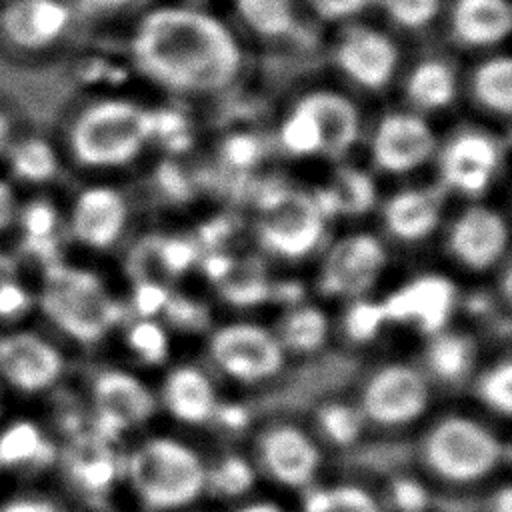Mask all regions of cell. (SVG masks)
Listing matches in <instances>:
<instances>
[{
	"instance_id": "cell-56",
	"label": "cell",
	"mask_w": 512,
	"mask_h": 512,
	"mask_svg": "<svg viewBox=\"0 0 512 512\" xmlns=\"http://www.w3.org/2000/svg\"><path fill=\"white\" fill-rule=\"evenodd\" d=\"M214 414L218 416V420L224 426H228L232 430H242L250 422V414H248V410L242 404H222V406H216Z\"/></svg>"
},
{
	"instance_id": "cell-49",
	"label": "cell",
	"mask_w": 512,
	"mask_h": 512,
	"mask_svg": "<svg viewBox=\"0 0 512 512\" xmlns=\"http://www.w3.org/2000/svg\"><path fill=\"white\" fill-rule=\"evenodd\" d=\"M156 182L172 200H186L192 192L188 178L174 162H162L156 168Z\"/></svg>"
},
{
	"instance_id": "cell-57",
	"label": "cell",
	"mask_w": 512,
	"mask_h": 512,
	"mask_svg": "<svg viewBox=\"0 0 512 512\" xmlns=\"http://www.w3.org/2000/svg\"><path fill=\"white\" fill-rule=\"evenodd\" d=\"M302 294H304V288L292 280L272 284V290H270V298H276L282 302H298L302 298Z\"/></svg>"
},
{
	"instance_id": "cell-34",
	"label": "cell",
	"mask_w": 512,
	"mask_h": 512,
	"mask_svg": "<svg viewBox=\"0 0 512 512\" xmlns=\"http://www.w3.org/2000/svg\"><path fill=\"white\" fill-rule=\"evenodd\" d=\"M336 198L338 214L358 216L372 208L376 200V188L372 178L352 166H344L336 172L334 184L330 186Z\"/></svg>"
},
{
	"instance_id": "cell-37",
	"label": "cell",
	"mask_w": 512,
	"mask_h": 512,
	"mask_svg": "<svg viewBox=\"0 0 512 512\" xmlns=\"http://www.w3.org/2000/svg\"><path fill=\"white\" fill-rule=\"evenodd\" d=\"M304 512H380L378 502L358 486L316 488L306 496Z\"/></svg>"
},
{
	"instance_id": "cell-40",
	"label": "cell",
	"mask_w": 512,
	"mask_h": 512,
	"mask_svg": "<svg viewBox=\"0 0 512 512\" xmlns=\"http://www.w3.org/2000/svg\"><path fill=\"white\" fill-rule=\"evenodd\" d=\"M478 396L496 412L508 416L512 410V364L508 360L490 368L478 382Z\"/></svg>"
},
{
	"instance_id": "cell-21",
	"label": "cell",
	"mask_w": 512,
	"mask_h": 512,
	"mask_svg": "<svg viewBox=\"0 0 512 512\" xmlns=\"http://www.w3.org/2000/svg\"><path fill=\"white\" fill-rule=\"evenodd\" d=\"M60 214L56 206L44 198L20 202L14 232H18V244L24 258L46 268L60 262Z\"/></svg>"
},
{
	"instance_id": "cell-8",
	"label": "cell",
	"mask_w": 512,
	"mask_h": 512,
	"mask_svg": "<svg viewBox=\"0 0 512 512\" xmlns=\"http://www.w3.org/2000/svg\"><path fill=\"white\" fill-rule=\"evenodd\" d=\"M72 24L66 0H0V44L18 54L46 52Z\"/></svg>"
},
{
	"instance_id": "cell-20",
	"label": "cell",
	"mask_w": 512,
	"mask_h": 512,
	"mask_svg": "<svg viewBox=\"0 0 512 512\" xmlns=\"http://www.w3.org/2000/svg\"><path fill=\"white\" fill-rule=\"evenodd\" d=\"M512 26L508 0H454L450 12L452 36L468 48L500 44Z\"/></svg>"
},
{
	"instance_id": "cell-29",
	"label": "cell",
	"mask_w": 512,
	"mask_h": 512,
	"mask_svg": "<svg viewBox=\"0 0 512 512\" xmlns=\"http://www.w3.org/2000/svg\"><path fill=\"white\" fill-rule=\"evenodd\" d=\"M36 308V290L24 276L22 260L0 250V324L14 326Z\"/></svg>"
},
{
	"instance_id": "cell-32",
	"label": "cell",
	"mask_w": 512,
	"mask_h": 512,
	"mask_svg": "<svg viewBox=\"0 0 512 512\" xmlns=\"http://www.w3.org/2000/svg\"><path fill=\"white\" fill-rule=\"evenodd\" d=\"M236 10L252 32L266 38L292 36L298 24L292 0H236Z\"/></svg>"
},
{
	"instance_id": "cell-26",
	"label": "cell",
	"mask_w": 512,
	"mask_h": 512,
	"mask_svg": "<svg viewBox=\"0 0 512 512\" xmlns=\"http://www.w3.org/2000/svg\"><path fill=\"white\" fill-rule=\"evenodd\" d=\"M2 160L8 166V180L14 184H46L60 170L56 148L38 134H16Z\"/></svg>"
},
{
	"instance_id": "cell-45",
	"label": "cell",
	"mask_w": 512,
	"mask_h": 512,
	"mask_svg": "<svg viewBox=\"0 0 512 512\" xmlns=\"http://www.w3.org/2000/svg\"><path fill=\"white\" fill-rule=\"evenodd\" d=\"M154 256L168 274L178 276L196 262L198 252L196 246L184 238H156Z\"/></svg>"
},
{
	"instance_id": "cell-35",
	"label": "cell",
	"mask_w": 512,
	"mask_h": 512,
	"mask_svg": "<svg viewBox=\"0 0 512 512\" xmlns=\"http://www.w3.org/2000/svg\"><path fill=\"white\" fill-rule=\"evenodd\" d=\"M328 334V320L322 310L314 306L296 308L282 322V340L298 352H312L320 348Z\"/></svg>"
},
{
	"instance_id": "cell-52",
	"label": "cell",
	"mask_w": 512,
	"mask_h": 512,
	"mask_svg": "<svg viewBox=\"0 0 512 512\" xmlns=\"http://www.w3.org/2000/svg\"><path fill=\"white\" fill-rule=\"evenodd\" d=\"M20 200L16 194V184L8 178H0V234L14 226Z\"/></svg>"
},
{
	"instance_id": "cell-41",
	"label": "cell",
	"mask_w": 512,
	"mask_h": 512,
	"mask_svg": "<svg viewBox=\"0 0 512 512\" xmlns=\"http://www.w3.org/2000/svg\"><path fill=\"white\" fill-rule=\"evenodd\" d=\"M130 348L150 364H158L168 354V336L160 324L150 318H142L128 332Z\"/></svg>"
},
{
	"instance_id": "cell-28",
	"label": "cell",
	"mask_w": 512,
	"mask_h": 512,
	"mask_svg": "<svg viewBox=\"0 0 512 512\" xmlns=\"http://www.w3.org/2000/svg\"><path fill=\"white\" fill-rule=\"evenodd\" d=\"M408 98L426 110L446 108L456 96V76L442 60H424L406 80Z\"/></svg>"
},
{
	"instance_id": "cell-18",
	"label": "cell",
	"mask_w": 512,
	"mask_h": 512,
	"mask_svg": "<svg viewBox=\"0 0 512 512\" xmlns=\"http://www.w3.org/2000/svg\"><path fill=\"white\" fill-rule=\"evenodd\" d=\"M126 224L124 198L106 186L80 192L70 210V232L88 248H108L118 240Z\"/></svg>"
},
{
	"instance_id": "cell-12",
	"label": "cell",
	"mask_w": 512,
	"mask_h": 512,
	"mask_svg": "<svg viewBox=\"0 0 512 512\" xmlns=\"http://www.w3.org/2000/svg\"><path fill=\"white\" fill-rule=\"evenodd\" d=\"M336 66L358 86L376 90L390 82L398 66V48L384 32L368 26L348 28L336 48Z\"/></svg>"
},
{
	"instance_id": "cell-59",
	"label": "cell",
	"mask_w": 512,
	"mask_h": 512,
	"mask_svg": "<svg viewBox=\"0 0 512 512\" xmlns=\"http://www.w3.org/2000/svg\"><path fill=\"white\" fill-rule=\"evenodd\" d=\"M132 2L136 0H80L82 8H86L88 12H114L126 8Z\"/></svg>"
},
{
	"instance_id": "cell-22",
	"label": "cell",
	"mask_w": 512,
	"mask_h": 512,
	"mask_svg": "<svg viewBox=\"0 0 512 512\" xmlns=\"http://www.w3.org/2000/svg\"><path fill=\"white\" fill-rule=\"evenodd\" d=\"M312 110L322 136V152L344 154L360 134V116L354 104L330 90H318L302 98Z\"/></svg>"
},
{
	"instance_id": "cell-1",
	"label": "cell",
	"mask_w": 512,
	"mask_h": 512,
	"mask_svg": "<svg viewBox=\"0 0 512 512\" xmlns=\"http://www.w3.org/2000/svg\"><path fill=\"white\" fill-rule=\"evenodd\" d=\"M138 70L174 92H212L230 84L242 64L232 32L212 14L184 6L148 12L132 34Z\"/></svg>"
},
{
	"instance_id": "cell-14",
	"label": "cell",
	"mask_w": 512,
	"mask_h": 512,
	"mask_svg": "<svg viewBox=\"0 0 512 512\" xmlns=\"http://www.w3.org/2000/svg\"><path fill=\"white\" fill-rule=\"evenodd\" d=\"M456 288L446 276H418L392 292L380 306L384 320L416 322L426 334H438L452 316Z\"/></svg>"
},
{
	"instance_id": "cell-54",
	"label": "cell",
	"mask_w": 512,
	"mask_h": 512,
	"mask_svg": "<svg viewBox=\"0 0 512 512\" xmlns=\"http://www.w3.org/2000/svg\"><path fill=\"white\" fill-rule=\"evenodd\" d=\"M0 512H58L56 506L44 498H34V496H22L8 500L6 504L0 506Z\"/></svg>"
},
{
	"instance_id": "cell-24",
	"label": "cell",
	"mask_w": 512,
	"mask_h": 512,
	"mask_svg": "<svg viewBox=\"0 0 512 512\" xmlns=\"http://www.w3.org/2000/svg\"><path fill=\"white\" fill-rule=\"evenodd\" d=\"M54 444L32 420H10L0 426V470L26 472L50 464Z\"/></svg>"
},
{
	"instance_id": "cell-53",
	"label": "cell",
	"mask_w": 512,
	"mask_h": 512,
	"mask_svg": "<svg viewBox=\"0 0 512 512\" xmlns=\"http://www.w3.org/2000/svg\"><path fill=\"white\" fill-rule=\"evenodd\" d=\"M232 232V224L228 218H214L206 224L200 226L198 230V236L202 240V244L210 246V248H216L218 244H222Z\"/></svg>"
},
{
	"instance_id": "cell-27",
	"label": "cell",
	"mask_w": 512,
	"mask_h": 512,
	"mask_svg": "<svg viewBox=\"0 0 512 512\" xmlns=\"http://www.w3.org/2000/svg\"><path fill=\"white\" fill-rule=\"evenodd\" d=\"M116 462L100 436L78 438L70 454V476L78 488L98 494L116 478Z\"/></svg>"
},
{
	"instance_id": "cell-30",
	"label": "cell",
	"mask_w": 512,
	"mask_h": 512,
	"mask_svg": "<svg viewBox=\"0 0 512 512\" xmlns=\"http://www.w3.org/2000/svg\"><path fill=\"white\" fill-rule=\"evenodd\" d=\"M220 294L232 306L248 308L270 298L272 284L266 278L264 264L256 258L234 260L230 272L218 282Z\"/></svg>"
},
{
	"instance_id": "cell-16",
	"label": "cell",
	"mask_w": 512,
	"mask_h": 512,
	"mask_svg": "<svg viewBox=\"0 0 512 512\" xmlns=\"http://www.w3.org/2000/svg\"><path fill=\"white\" fill-rule=\"evenodd\" d=\"M496 166L498 144L478 130L456 134L440 156L444 182L470 196H478L488 188Z\"/></svg>"
},
{
	"instance_id": "cell-46",
	"label": "cell",
	"mask_w": 512,
	"mask_h": 512,
	"mask_svg": "<svg viewBox=\"0 0 512 512\" xmlns=\"http://www.w3.org/2000/svg\"><path fill=\"white\" fill-rule=\"evenodd\" d=\"M222 158L230 168H252L262 158V144L254 134L234 132L222 142Z\"/></svg>"
},
{
	"instance_id": "cell-48",
	"label": "cell",
	"mask_w": 512,
	"mask_h": 512,
	"mask_svg": "<svg viewBox=\"0 0 512 512\" xmlns=\"http://www.w3.org/2000/svg\"><path fill=\"white\" fill-rule=\"evenodd\" d=\"M168 298H170V294L162 284L152 282V280H140L134 288L132 304H134V310L142 318H152L154 314L164 310Z\"/></svg>"
},
{
	"instance_id": "cell-11",
	"label": "cell",
	"mask_w": 512,
	"mask_h": 512,
	"mask_svg": "<svg viewBox=\"0 0 512 512\" xmlns=\"http://www.w3.org/2000/svg\"><path fill=\"white\" fill-rule=\"evenodd\" d=\"M96 436L116 440L120 432L152 416L156 400L150 390L132 374L120 370L102 372L94 382Z\"/></svg>"
},
{
	"instance_id": "cell-2",
	"label": "cell",
	"mask_w": 512,
	"mask_h": 512,
	"mask_svg": "<svg viewBox=\"0 0 512 512\" xmlns=\"http://www.w3.org/2000/svg\"><path fill=\"white\" fill-rule=\"evenodd\" d=\"M36 308L62 334L84 344L100 340L124 316L96 274L62 260L42 268Z\"/></svg>"
},
{
	"instance_id": "cell-3",
	"label": "cell",
	"mask_w": 512,
	"mask_h": 512,
	"mask_svg": "<svg viewBox=\"0 0 512 512\" xmlns=\"http://www.w3.org/2000/svg\"><path fill=\"white\" fill-rule=\"evenodd\" d=\"M152 136V114L130 100H100L72 122L68 146L74 160L90 168L130 162Z\"/></svg>"
},
{
	"instance_id": "cell-4",
	"label": "cell",
	"mask_w": 512,
	"mask_h": 512,
	"mask_svg": "<svg viewBox=\"0 0 512 512\" xmlns=\"http://www.w3.org/2000/svg\"><path fill=\"white\" fill-rule=\"evenodd\" d=\"M130 482L152 510H174L194 502L206 488V470L194 450L170 438L142 444L128 460Z\"/></svg>"
},
{
	"instance_id": "cell-31",
	"label": "cell",
	"mask_w": 512,
	"mask_h": 512,
	"mask_svg": "<svg viewBox=\"0 0 512 512\" xmlns=\"http://www.w3.org/2000/svg\"><path fill=\"white\" fill-rule=\"evenodd\" d=\"M474 98L496 114L512 108V64L508 56H492L476 66L472 76Z\"/></svg>"
},
{
	"instance_id": "cell-7",
	"label": "cell",
	"mask_w": 512,
	"mask_h": 512,
	"mask_svg": "<svg viewBox=\"0 0 512 512\" xmlns=\"http://www.w3.org/2000/svg\"><path fill=\"white\" fill-rule=\"evenodd\" d=\"M64 374V356L38 332L12 328L0 334V380L20 394H42Z\"/></svg>"
},
{
	"instance_id": "cell-39",
	"label": "cell",
	"mask_w": 512,
	"mask_h": 512,
	"mask_svg": "<svg viewBox=\"0 0 512 512\" xmlns=\"http://www.w3.org/2000/svg\"><path fill=\"white\" fill-rule=\"evenodd\" d=\"M380 2L386 16L394 24L406 30H420L428 26L436 18L442 6V0H380Z\"/></svg>"
},
{
	"instance_id": "cell-19",
	"label": "cell",
	"mask_w": 512,
	"mask_h": 512,
	"mask_svg": "<svg viewBox=\"0 0 512 512\" xmlns=\"http://www.w3.org/2000/svg\"><path fill=\"white\" fill-rule=\"evenodd\" d=\"M260 458L266 470L282 484L306 486L320 464L316 444L296 426H274L260 438Z\"/></svg>"
},
{
	"instance_id": "cell-38",
	"label": "cell",
	"mask_w": 512,
	"mask_h": 512,
	"mask_svg": "<svg viewBox=\"0 0 512 512\" xmlns=\"http://www.w3.org/2000/svg\"><path fill=\"white\" fill-rule=\"evenodd\" d=\"M206 484H210L218 494L240 496L252 488L254 470L244 458L228 456L210 476H206Z\"/></svg>"
},
{
	"instance_id": "cell-42",
	"label": "cell",
	"mask_w": 512,
	"mask_h": 512,
	"mask_svg": "<svg viewBox=\"0 0 512 512\" xmlns=\"http://www.w3.org/2000/svg\"><path fill=\"white\" fill-rule=\"evenodd\" d=\"M318 422L322 432L336 444H352L360 434V416L346 404H328L320 410Z\"/></svg>"
},
{
	"instance_id": "cell-25",
	"label": "cell",
	"mask_w": 512,
	"mask_h": 512,
	"mask_svg": "<svg viewBox=\"0 0 512 512\" xmlns=\"http://www.w3.org/2000/svg\"><path fill=\"white\" fill-rule=\"evenodd\" d=\"M388 230L406 242L426 238L440 220V198L432 190H404L394 194L386 208Z\"/></svg>"
},
{
	"instance_id": "cell-58",
	"label": "cell",
	"mask_w": 512,
	"mask_h": 512,
	"mask_svg": "<svg viewBox=\"0 0 512 512\" xmlns=\"http://www.w3.org/2000/svg\"><path fill=\"white\" fill-rule=\"evenodd\" d=\"M16 136V128H14V122H12V116L0 108V160L4 158L10 142L14 140Z\"/></svg>"
},
{
	"instance_id": "cell-9",
	"label": "cell",
	"mask_w": 512,
	"mask_h": 512,
	"mask_svg": "<svg viewBox=\"0 0 512 512\" xmlns=\"http://www.w3.org/2000/svg\"><path fill=\"white\" fill-rule=\"evenodd\" d=\"M210 354L228 376L242 382L276 374L284 360L278 340L254 324H230L214 332Z\"/></svg>"
},
{
	"instance_id": "cell-43",
	"label": "cell",
	"mask_w": 512,
	"mask_h": 512,
	"mask_svg": "<svg viewBox=\"0 0 512 512\" xmlns=\"http://www.w3.org/2000/svg\"><path fill=\"white\" fill-rule=\"evenodd\" d=\"M384 322L386 320H384L380 304L360 300V302H354L346 310L342 328H344V334L350 340H354V342H370L378 334V330H380V326Z\"/></svg>"
},
{
	"instance_id": "cell-33",
	"label": "cell",
	"mask_w": 512,
	"mask_h": 512,
	"mask_svg": "<svg viewBox=\"0 0 512 512\" xmlns=\"http://www.w3.org/2000/svg\"><path fill=\"white\" fill-rule=\"evenodd\" d=\"M428 366L442 380L462 378L474 360V346L466 336L442 334L428 348Z\"/></svg>"
},
{
	"instance_id": "cell-36",
	"label": "cell",
	"mask_w": 512,
	"mask_h": 512,
	"mask_svg": "<svg viewBox=\"0 0 512 512\" xmlns=\"http://www.w3.org/2000/svg\"><path fill=\"white\" fill-rule=\"evenodd\" d=\"M280 142L286 152L308 156L322 152L320 126L304 100H300L280 126Z\"/></svg>"
},
{
	"instance_id": "cell-5",
	"label": "cell",
	"mask_w": 512,
	"mask_h": 512,
	"mask_svg": "<svg viewBox=\"0 0 512 512\" xmlns=\"http://www.w3.org/2000/svg\"><path fill=\"white\" fill-rule=\"evenodd\" d=\"M422 454L428 468L442 480L468 484L492 472L502 448L482 424L464 416H450L426 434Z\"/></svg>"
},
{
	"instance_id": "cell-55",
	"label": "cell",
	"mask_w": 512,
	"mask_h": 512,
	"mask_svg": "<svg viewBox=\"0 0 512 512\" xmlns=\"http://www.w3.org/2000/svg\"><path fill=\"white\" fill-rule=\"evenodd\" d=\"M232 264H234V258H232V256H228V254H224V252H212V254H208V256L202 260V270H204V274H206L212 282L218 284V282L230 272Z\"/></svg>"
},
{
	"instance_id": "cell-44",
	"label": "cell",
	"mask_w": 512,
	"mask_h": 512,
	"mask_svg": "<svg viewBox=\"0 0 512 512\" xmlns=\"http://www.w3.org/2000/svg\"><path fill=\"white\" fill-rule=\"evenodd\" d=\"M152 114V136H158L168 150L184 152L190 148L192 138L188 130V120L184 114L172 108L150 110Z\"/></svg>"
},
{
	"instance_id": "cell-51",
	"label": "cell",
	"mask_w": 512,
	"mask_h": 512,
	"mask_svg": "<svg viewBox=\"0 0 512 512\" xmlns=\"http://www.w3.org/2000/svg\"><path fill=\"white\" fill-rule=\"evenodd\" d=\"M318 16L328 20H344L356 16L368 0H308Z\"/></svg>"
},
{
	"instance_id": "cell-6",
	"label": "cell",
	"mask_w": 512,
	"mask_h": 512,
	"mask_svg": "<svg viewBox=\"0 0 512 512\" xmlns=\"http://www.w3.org/2000/svg\"><path fill=\"white\" fill-rule=\"evenodd\" d=\"M258 210L260 242L284 258L306 256L324 234V218L304 192L266 184L258 194Z\"/></svg>"
},
{
	"instance_id": "cell-13",
	"label": "cell",
	"mask_w": 512,
	"mask_h": 512,
	"mask_svg": "<svg viewBox=\"0 0 512 512\" xmlns=\"http://www.w3.org/2000/svg\"><path fill=\"white\" fill-rule=\"evenodd\" d=\"M384 262V248L374 236H348L330 250L320 274V290L326 296L362 294L376 282Z\"/></svg>"
},
{
	"instance_id": "cell-61",
	"label": "cell",
	"mask_w": 512,
	"mask_h": 512,
	"mask_svg": "<svg viewBox=\"0 0 512 512\" xmlns=\"http://www.w3.org/2000/svg\"><path fill=\"white\" fill-rule=\"evenodd\" d=\"M238 512H284V510L274 502H252L242 506Z\"/></svg>"
},
{
	"instance_id": "cell-50",
	"label": "cell",
	"mask_w": 512,
	"mask_h": 512,
	"mask_svg": "<svg viewBox=\"0 0 512 512\" xmlns=\"http://www.w3.org/2000/svg\"><path fill=\"white\" fill-rule=\"evenodd\" d=\"M392 498L402 512H422L428 504L426 490L410 478H400L392 484Z\"/></svg>"
},
{
	"instance_id": "cell-47",
	"label": "cell",
	"mask_w": 512,
	"mask_h": 512,
	"mask_svg": "<svg viewBox=\"0 0 512 512\" xmlns=\"http://www.w3.org/2000/svg\"><path fill=\"white\" fill-rule=\"evenodd\" d=\"M162 312L166 314L168 322L180 330H200L208 324V310L186 296L168 298Z\"/></svg>"
},
{
	"instance_id": "cell-17",
	"label": "cell",
	"mask_w": 512,
	"mask_h": 512,
	"mask_svg": "<svg viewBox=\"0 0 512 512\" xmlns=\"http://www.w3.org/2000/svg\"><path fill=\"white\" fill-rule=\"evenodd\" d=\"M508 228L504 218L484 206L468 208L454 222L448 248L458 262L472 270L492 266L506 250Z\"/></svg>"
},
{
	"instance_id": "cell-60",
	"label": "cell",
	"mask_w": 512,
	"mask_h": 512,
	"mask_svg": "<svg viewBox=\"0 0 512 512\" xmlns=\"http://www.w3.org/2000/svg\"><path fill=\"white\" fill-rule=\"evenodd\" d=\"M494 510L496 512H512V492L510 486H504L496 498H494Z\"/></svg>"
},
{
	"instance_id": "cell-23",
	"label": "cell",
	"mask_w": 512,
	"mask_h": 512,
	"mask_svg": "<svg viewBox=\"0 0 512 512\" xmlns=\"http://www.w3.org/2000/svg\"><path fill=\"white\" fill-rule=\"evenodd\" d=\"M166 408L180 420L200 424L216 410V394L210 380L192 366H178L164 382Z\"/></svg>"
},
{
	"instance_id": "cell-15",
	"label": "cell",
	"mask_w": 512,
	"mask_h": 512,
	"mask_svg": "<svg viewBox=\"0 0 512 512\" xmlns=\"http://www.w3.org/2000/svg\"><path fill=\"white\" fill-rule=\"evenodd\" d=\"M432 150L434 134L416 114L384 116L372 138L374 162L386 172H408L426 162Z\"/></svg>"
},
{
	"instance_id": "cell-10",
	"label": "cell",
	"mask_w": 512,
	"mask_h": 512,
	"mask_svg": "<svg viewBox=\"0 0 512 512\" xmlns=\"http://www.w3.org/2000/svg\"><path fill=\"white\" fill-rule=\"evenodd\" d=\"M428 404V386L410 366L390 364L380 368L362 392L364 414L386 426L418 418Z\"/></svg>"
}]
</instances>
